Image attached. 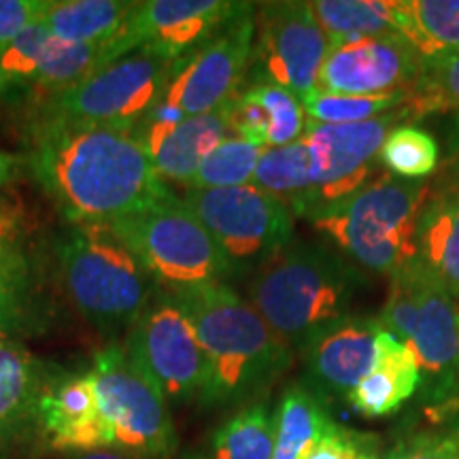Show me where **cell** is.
Here are the masks:
<instances>
[{"mask_svg":"<svg viewBox=\"0 0 459 459\" xmlns=\"http://www.w3.org/2000/svg\"><path fill=\"white\" fill-rule=\"evenodd\" d=\"M26 162L73 223L107 226L170 194L130 130L37 119Z\"/></svg>","mask_w":459,"mask_h":459,"instance_id":"obj_1","label":"cell"},{"mask_svg":"<svg viewBox=\"0 0 459 459\" xmlns=\"http://www.w3.org/2000/svg\"><path fill=\"white\" fill-rule=\"evenodd\" d=\"M169 294L186 311L203 344L206 383L200 406L243 409L290 370L294 349L230 285H194Z\"/></svg>","mask_w":459,"mask_h":459,"instance_id":"obj_2","label":"cell"},{"mask_svg":"<svg viewBox=\"0 0 459 459\" xmlns=\"http://www.w3.org/2000/svg\"><path fill=\"white\" fill-rule=\"evenodd\" d=\"M364 274L351 260L313 240H291L251 273L249 304L291 349L351 315Z\"/></svg>","mask_w":459,"mask_h":459,"instance_id":"obj_3","label":"cell"},{"mask_svg":"<svg viewBox=\"0 0 459 459\" xmlns=\"http://www.w3.org/2000/svg\"><path fill=\"white\" fill-rule=\"evenodd\" d=\"M57 266L74 308L99 330H128L162 291L130 247L100 223H74L57 245Z\"/></svg>","mask_w":459,"mask_h":459,"instance_id":"obj_4","label":"cell"},{"mask_svg":"<svg viewBox=\"0 0 459 459\" xmlns=\"http://www.w3.org/2000/svg\"><path fill=\"white\" fill-rule=\"evenodd\" d=\"M428 192L426 179H398L387 172L313 220V226L359 268L394 277L417 260V223Z\"/></svg>","mask_w":459,"mask_h":459,"instance_id":"obj_5","label":"cell"},{"mask_svg":"<svg viewBox=\"0 0 459 459\" xmlns=\"http://www.w3.org/2000/svg\"><path fill=\"white\" fill-rule=\"evenodd\" d=\"M130 247L160 290L223 283L232 268L186 200L169 196L107 223Z\"/></svg>","mask_w":459,"mask_h":459,"instance_id":"obj_6","label":"cell"},{"mask_svg":"<svg viewBox=\"0 0 459 459\" xmlns=\"http://www.w3.org/2000/svg\"><path fill=\"white\" fill-rule=\"evenodd\" d=\"M91 377L113 436V451L128 459H172L179 449L170 404L124 344H108L91 361Z\"/></svg>","mask_w":459,"mask_h":459,"instance_id":"obj_7","label":"cell"},{"mask_svg":"<svg viewBox=\"0 0 459 459\" xmlns=\"http://www.w3.org/2000/svg\"><path fill=\"white\" fill-rule=\"evenodd\" d=\"M172 62L149 49L108 62L85 82L39 107L37 119L134 130L162 100Z\"/></svg>","mask_w":459,"mask_h":459,"instance_id":"obj_8","label":"cell"},{"mask_svg":"<svg viewBox=\"0 0 459 459\" xmlns=\"http://www.w3.org/2000/svg\"><path fill=\"white\" fill-rule=\"evenodd\" d=\"M186 203L226 255L232 274L257 271L294 240V213L254 183L189 189Z\"/></svg>","mask_w":459,"mask_h":459,"instance_id":"obj_9","label":"cell"},{"mask_svg":"<svg viewBox=\"0 0 459 459\" xmlns=\"http://www.w3.org/2000/svg\"><path fill=\"white\" fill-rule=\"evenodd\" d=\"M411 119L404 105L359 124H307L302 141L311 158V200L307 220H317L366 187L381 169V147L395 126Z\"/></svg>","mask_w":459,"mask_h":459,"instance_id":"obj_10","label":"cell"},{"mask_svg":"<svg viewBox=\"0 0 459 459\" xmlns=\"http://www.w3.org/2000/svg\"><path fill=\"white\" fill-rule=\"evenodd\" d=\"M126 353L156 383L170 406L200 402L206 383V358L196 330L179 302L160 291L128 328Z\"/></svg>","mask_w":459,"mask_h":459,"instance_id":"obj_11","label":"cell"},{"mask_svg":"<svg viewBox=\"0 0 459 459\" xmlns=\"http://www.w3.org/2000/svg\"><path fill=\"white\" fill-rule=\"evenodd\" d=\"M255 9L243 3L220 32L172 62L162 100L183 115H203L237 99L254 56Z\"/></svg>","mask_w":459,"mask_h":459,"instance_id":"obj_12","label":"cell"},{"mask_svg":"<svg viewBox=\"0 0 459 459\" xmlns=\"http://www.w3.org/2000/svg\"><path fill=\"white\" fill-rule=\"evenodd\" d=\"M332 48L311 3L283 0L255 9V41L251 82L274 83L304 99L317 90V77Z\"/></svg>","mask_w":459,"mask_h":459,"instance_id":"obj_13","label":"cell"},{"mask_svg":"<svg viewBox=\"0 0 459 459\" xmlns=\"http://www.w3.org/2000/svg\"><path fill=\"white\" fill-rule=\"evenodd\" d=\"M417 317L404 344L421 372L429 412L449 415L459 400V300L415 260Z\"/></svg>","mask_w":459,"mask_h":459,"instance_id":"obj_14","label":"cell"},{"mask_svg":"<svg viewBox=\"0 0 459 459\" xmlns=\"http://www.w3.org/2000/svg\"><path fill=\"white\" fill-rule=\"evenodd\" d=\"M234 0H145L136 4L130 24L107 48L108 62L149 49L175 62L209 41L238 13Z\"/></svg>","mask_w":459,"mask_h":459,"instance_id":"obj_15","label":"cell"},{"mask_svg":"<svg viewBox=\"0 0 459 459\" xmlns=\"http://www.w3.org/2000/svg\"><path fill=\"white\" fill-rule=\"evenodd\" d=\"M423 60L398 32L359 37L332 45L317 77V90L347 96H411Z\"/></svg>","mask_w":459,"mask_h":459,"instance_id":"obj_16","label":"cell"},{"mask_svg":"<svg viewBox=\"0 0 459 459\" xmlns=\"http://www.w3.org/2000/svg\"><path fill=\"white\" fill-rule=\"evenodd\" d=\"M132 132L160 179L192 187L203 160L230 136V102L211 113L183 115L160 100Z\"/></svg>","mask_w":459,"mask_h":459,"instance_id":"obj_17","label":"cell"},{"mask_svg":"<svg viewBox=\"0 0 459 459\" xmlns=\"http://www.w3.org/2000/svg\"><path fill=\"white\" fill-rule=\"evenodd\" d=\"M41 443L62 455L113 449V436L102 412L90 370L60 372L39 402Z\"/></svg>","mask_w":459,"mask_h":459,"instance_id":"obj_18","label":"cell"},{"mask_svg":"<svg viewBox=\"0 0 459 459\" xmlns=\"http://www.w3.org/2000/svg\"><path fill=\"white\" fill-rule=\"evenodd\" d=\"M383 325L375 317H347L332 321L300 344L307 383L324 395H347L375 368L378 334Z\"/></svg>","mask_w":459,"mask_h":459,"instance_id":"obj_19","label":"cell"},{"mask_svg":"<svg viewBox=\"0 0 459 459\" xmlns=\"http://www.w3.org/2000/svg\"><path fill=\"white\" fill-rule=\"evenodd\" d=\"M60 372L20 341H0V459H20L41 443L39 402Z\"/></svg>","mask_w":459,"mask_h":459,"instance_id":"obj_20","label":"cell"},{"mask_svg":"<svg viewBox=\"0 0 459 459\" xmlns=\"http://www.w3.org/2000/svg\"><path fill=\"white\" fill-rule=\"evenodd\" d=\"M307 124L302 100L274 83L249 82L230 102V134L262 149L300 141Z\"/></svg>","mask_w":459,"mask_h":459,"instance_id":"obj_21","label":"cell"},{"mask_svg":"<svg viewBox=\"0 0 459 459\" xmlns=\"http://www.w3.org/2000/svg\"><path fill=\"white\" fill-rule=\"evenodd\" d=\"M417 262L459 300V187L438 179L417 223Z\"/></svg>","mask_w":459,"mask_h":459,"instance_id":"obj_22","label":"cell"},{"mask_svg":"<svg viewBox=\"0 0 459 459\" xmlns=\"http://www.w3.org/2000/svg\"><path fill=\"white\" fill-rule=\"evenodd\" d=\"M421 385L415 355L404 342L383 330L378 334L377 364L344 398L366 419H381L400 411Z\"/></svg>","mask_w":459,"mask_h":459,"instance_id":"obj_23","label":"cell"},{"mask_svg":"<svg viewBox=\"0 0 459 459\" xmlns=\"http://www.w3.org/2000/svg\"><path fill=\"white\" fill-rule=\"evenodd\" d=\"M132 0H49L41 24L66 43L111 45L134 15Z\"/></svg>","mask_w":459,"mask_h":459,"instance_id":"obj_24","label":"cell"},{"mask_svg":"<svg viewBox=\"0 0 459 459\" xmlns=\"http://www.w3.org/2000/svg\"><path fill=\"white\" fill-rule=\"evenodd\" d=\"M37 266L17 243L0 245V341H20L43 319Z\"/></svg>","mask_w":459,"mask_h":459,"instance_id":"obj_25","label":"cell"},{"mask_svg":"<svg viewBox=\"0 0 459 459\" xmlns=\"http://www.w3.org/2000/svg\"><path fill=\"white\" fill-rule=\"evenodd\" d=\"M395 32L423 65L459 56V0H398Z\"/></svg>","mask_w":459,"mask_h":459,"instance_id":"obj_26","label":"cell"},{"mask_svg":"<svg viewBox=\"0 0 459 459\" xmlns=\"http://www.w3.org/2000/svg\"><path fill=\"white\" fill-rule=\"evenodd\" d=\"M274 419L273 459H302L321 434L334 426L324 395L307 381L294 383L281 394Z\"/></svg>","mask_w":459,"mask_h":459,"instance_id":"obj_27","label":"cell"},{"mask_svg":"<svg viewBox=\"0 0 459 459\" xmlns=\"http://www.w3.org/2000/svg\"><path fill=\"white\" fill-rule=\"evenodd\" d=\"M273 412L262 402H254L217 426L198 451L186 453L183 459H273Z\"/></svg>","mask_w":459,"mask_h":459,"instance_id":"obj_28","label":"cell"},{"mask_svg":"<svg viewBox=\"0 0 459 459\" xmlns=\"http://www.w3.org/2000/svg\"><path fill=\"white\" fill-rule=\"evenodd\" d=\"M105 65H108L107 45L66 43L49 37L28 99L39 107L48 105L49 100L85 82Z\"/></svg>","mask_w":459,"mask_h":459,"instance_id":"obj_29","label":"cell"},{"mask_svg":"<svg viewBox=\"0 0 459 459\" xmlns=\"http://www.w3.org/2000/svg\"><path fill=\"white\" fill-rule=\"evenodd\" d=\"M255 187L281 200L294 217H307L311 200V158L304 141L264 149L254 175Z\"/></svg>","mask_w":459,"mask_h":459,"instance_id":"obj_30","label":"cell"},{"mask_svg":"<svg viewBox=\"0 0 459 459\" xmlns=\"http://www.w3.org/2000/svg\"><path fill=\"white\" fill-rule=\"evenodd\" d=\"M311 9L332 45L395 32L398 0H315Z\"/></svg>","mask_w":459,"mask_h":459,"instance_id":"obj_31","label":"cell"},{"mask_svg":"<svg viewBox=\"0 0 459 459\" xmlns=\"http://www.w3.org/2000/svg\"><path fill=\"white\" fill-rule=\"evenodd\" d=\"M378 160L398 179H423L438 166V143L415 124H400L387 134Z\"/></svg>","mask_w":459,"mask_h":459,"instance_id":"obj_32","label":"cell"},{"mask_svg":"<svg viewBox=\"0 0 459 459\" xmlns=\"http://www.w3.org/2000/svg\"><path fill=\"white\" fill-rule=\"evenodd\" d=\"M264 149L238 136H228L200 164L192 189H226L254 181Z\"/></svg>","mask_w":459,"mask_h":459,"instance_id":"obj_33","label":"cell"},{"mask_svg":"<svg viewBox=\"0 0 459 459\" xmlns=\"http://www.w3.org/2000/svg\"><path fill=\"white\" fill-rule=\"evenodd\" d=\"M49 32L41 22L0 48V100L30 94Z\"/></svg>","mask_w":459,"mask_h":459,"instance_id":"obj_34","label":"cell"},{"mask_svg":"<svg viewBox=\"0 0 459 459\" xmlns=\"http://www.w3.org/2000/svg\"><path fill=\"white\" fill-rule=\"evenodd\" d=\"M409 100L406 94L394 96H347L315 90L302 99L308 122L313 124H359L392 113Z\"/></svg>","mask_w":459,"mask_h":459,"instance_id":"obj_35","label":"cell"},{"mask_svg":"<svg viewBox=\"0 0 459 459\" xmlns=\"http://www.w3.org/2000/svg\"><path fill=\"white\" fill-rule=\"evenodd\" d=\"M404 108L411 119L428 113L459 111V56L426 62Z\"/></svg>","mask_w":459,"mask_h":459,"instance_id":"obj_36","label":"cell"},{"mask_svg":"<svg viewBox=\"0 0 459 459\" xmlns=\"http://www.w3.org/2000/svg\"><path fill=\"white\" fill-rule=\"evenodd\" d=\"M302 459H381V455L370 434L353 432L334 423Z\"/></svg>","mask_w":459,"mask_h":459,"instance_id":"obj_37","label":"cell"},{"mask_svg":"<svg viewBox=\"0 0 459 459\" xmlns=\"http://www.w3.org/2000/svg\"><path fill=\"white\" fill-rule=\"evenodd\" d=\"M381 459H459V434L451 429L417 434Z\"/></svg>","mask_w":459,"mask_h":459,"instance_id":"obj_38","label":"cell"},{"mask_svg":"<svg viewBox=\"0 0 459 459\" xmlns=\"http://www.w3.org/2000/svg\"><path fill=\"white\" fill-rule=\"evenodd\" d=\"M49 0H0V48L37 24Z\"/></svg>","mask_w":459,"mask_h":459,"instance_id":"obj_39","label":"cell"},{"mask_svg":"<svg viewBox=\"0 0 459 459\" xmlns=\"http://www.w3.org/2000/svg\"><path fill=\"white\" fill-rule=\"evenodd\" d=\"M20 237V215L9 204L0 203V245L17 243Z\"/></svg>","mask_w":459,"mask_h":459,"instance_id":"obj_40","label":"cell"},{"mask_svg":"<svg viewBox=\"0 0 459 459\" xmlns=\"http://www.w3.org/2000/svg\"><path fill=\"white\" fill-rule=\"evenodd\" d=\"M443 179V177H440ZM445 181L453 183V186L459 187V124L455 128V136H453L451 143V158H449V175L445 177Z\"/></svg>","mask_w":459,"mask_h":459,"instance_id":"obj_41","label":"cell"},{"mask_svg":"<svg viewBox=\"0 0 459 459\" xmlns=\"http://www.w3.org/2000/svg\"><path fill=\"white\" fill-rule=\"evenodd\" d=\"M17 164H20V158L13 156V153L0 152V187L13 179V172L17 169Z\"/></svg>","mask_w":459,"mask_h":459,"instance_id":"obj_42","label":"cell"},{"mask_svg":"<svg viewBox=\"0 0 459 459\" xmlns=\"http://www.w3.org/2000/svg\"><path fill=\"white\" fill-rule=\"evenodd\" d=\"M65 459H128V457L113 449H102V451H88V453H73V455H65Z\"/></svg>","mask_w":459,"mask_h":459,"instance_id":"obj_43","label":"cell"},{"mask_svg":"<svg viewBox=\"0 0 459 459\" xmlns=\"http://www.w3.org/2000/svg\"><path fill=\"white\" fill-rule=\"evenodd\" d=\"M449 421H451V432L459 434V400L455 402V406H453L451 412H449Z\"/></svg>","mask_w":459,"mask_h":459,"instance_id":"obj_44","label":"cell"}]
</instances>
